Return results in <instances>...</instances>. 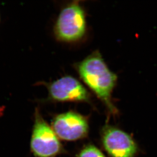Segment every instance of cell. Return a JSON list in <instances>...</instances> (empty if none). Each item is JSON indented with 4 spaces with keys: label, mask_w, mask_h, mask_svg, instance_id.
Here are the masks:
<instances>
[{
    "label": "cell",
    "mask_w": 157,
    "mask_h": 157,
    "mask_svg": "<svg viewBox=\"0 0 157 157\" xmlns=\"http://www.w3.org/2000/svg\"><path fill=\"white\" fill-rule=\"evenodd\" d=\"M101 141L110 157H136L139 151L137 144L130 134L108 124L101 130Z\"/></svg>",
    "instance_id": "5b68a950"
},
{
    "label": "cell",
    "mask_w": 157,
    "mask_h": 157,
    "mask_svg": "<svg viewBox=\"0 0 157 157\" xmlns=\"http://www.w3.org/2000/svg\"><path fill=\"white\" fill-rule=\"evenodd\" d=\"M52 128L58 138L65 141L82 140L87 136L89 132L87 118L74 111L55 116Z\"/></svg>",
    "instance_id": "8992f818"
},
{
    "label": "cell",
    "mask_w": 157,
    "mask_h": 157,
    "mask_svg": "<svg viewBox=\"0 0 157 157\" xmlns=\"http://www.w3.org/2000/svg\"><path fill=\"white\" fill-rule=\"evenodd\" d=\"M87 32L84 9L78 1H74L60 12L54 27L55 37L60 41L74 43L84 38Z\"/></svg>",
    "instance_id": "7a4b0ae2"
},
{
    "label": "cell",
    "mask_w": 157,
    "mask_h": 157,
    "mask_svg": "<svg viewBox=\"0 0 157 157\" xmlns=\"http://www.w3.org/2000/svg\"><path fill=\"white\" fill-rule=\"evenodd\" d=\"M74 157H106L102 152L92 144L86 145Z\"/></svg>",
    "instance_id": "52a82bcc"
},
{
    "label": "cell",
    "mask_w": 157,
    "mask_h": 157,
    "mask_svg": "<svg viewBox=\"0 0 157 157\" xmlns=\"http://www.w3.org/2000/svg\"><path fill=\"white\" fill-rule=\"evenodd\" d=\"M45 85L48 90L47 100L49 101L91 104L90 93L78 79L71 76H64Z\"/></svg>",
    "instance_id": "277c9868"
},
{
    "label": "cell",
    "mask_w": 157,
    "mask_h": 157,
    "mask_svg": "<svg viewBox=\"0 0 157 157\" xmlns=\"http://www.w3.org/2000/svg\"><path fill=\"white\" fill-rule=\"evenodd\" d=\"M80 78L102 102L112 116L119 114L112 94L117 84V75L109 68L99 51H95L75 65Z\"/></svg>",
    "instance_id": "6da1fadb"
},
{
    "label": "cell",
    "mask_w": 157,
    "mask_h": 157,
    "mask_svg": "<svg viewBox=\"0 0 157 157\" xmlns=\"http://www.w3.org/2000/svg\"><path fill=\"white\" fill-rule=\"evenodd\" d=\"M30 149L35 157H56L65 152L59 138L44 120L38 108L34 113Z\"/></svg>",
    "instance_id": "3957f363"
}]
</instances>
